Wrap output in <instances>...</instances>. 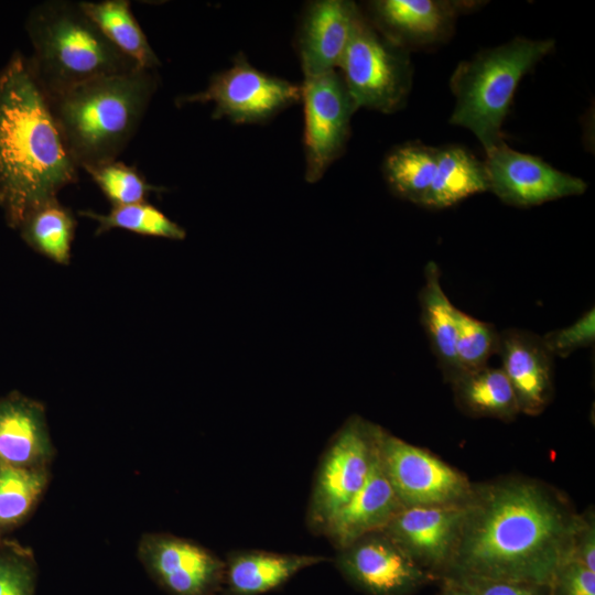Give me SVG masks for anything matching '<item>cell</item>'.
<instances>
[{
	"mask_svg": "<svg viewBox=\"0 0 595 595\" xmlns=\"http://www.w3.org/2000/svg\"><path fill=\"white\" fill-rule=\"evenodd\" d=\"M584 516L563 494L528 478L474 485L444 581L551 586L570 559Z\"/></svg>",
	"mask_w": 595,
	"mask_h": 595,
	"instance_id": "6da1fadb",
	"label": "cell"
},
{
	"mask_svg": "<svg viewBox=\"0 0 595 595\" xmlns=\"http://www.w3.org/2000/svg\"><path fill=\"white\" fill-rule=\"evenodd\" d=\"M78 170L28 57L13 53L0 69V207L8 225L20 228L76 183Z\"/></svg>",
	"mask_w": 595,
	"mask_h": 595,
	"instance_id": "7a4b0ae2",
	"label": "cell"
},
{
	"mask_svg": "<svg viewBox=\"0 0 595 595\" xmlns=\"http://www.w3.org/2000/svg\"><path fill=\"white\" fill-rule=\"evenodd\" d=\"M156 87L154 71L136 68L46 97L79 169L118 160L136 134Z\"/></svg>",
	"mask_w": 595,
	"mask_h": 595,
	"instance_id": "3957f363",
	"label": "cell"
},
{
	"mask_svg": "<svg viewBox=\"0 0 595 595\" xmlns=\"http://www.w3.org/2000/svg\"><path fill=\"white\" fill-rule=\"evenodd\" d=\"M25 29L33 47L28 61L46 97L139 68L104 36L78 2L40 3L30 11Z\"/></svg>",
	"mask_w": 595,
	"mask_h": 595,
	"instance_id": "277c9868",
	"label": "cell"
},
{
	"mask_svg": "<svg viewBox=\"0 0 595 595\" xmlns=\"http://www.w3.org/2000/svg\"><path fill=\"white\" fill-rule=\"evenodd\" d=\"M552 39L516 37L457 65L450 79V122L470 130L485 152L504 141L501 126L520 79L554 47Z\"/></svg>",
	"mask_w": 595,
	"mask_h": 595,
	"instance_id": "5b68a950",
	"label": "cell"
},
{
	"mask_svg": "<svg viewBox=\"0 0 595 595\" xmlns=\"http://www.w3.org/2000/svg\"><path fill=\"white\" fill-rule=\"evenodd\" d=\"M338 67L357 109L392 112L409 95L413 69L408 51L385 37L361 12Z\"/></svg>",
	"mask_w": 595,
	"mask_h": 595,
	"instance_id": "8992f818",
	"label": "cell"
},
{
	"mask_svg": "<svg viewBox=\"0 0 595 595\" xmlns=\"http://www.w3.org/2000/svg\"><path fill=\"white\" fill-rule=\"evenodd\" d=\"M380 426L350 416L326 446L314 477L306 523L324 534L335 515L365 484L378 450Z\"/></svg>",
	"mask_w": 595,
	"mask_h": 595,
	"instance_id": "52a82bcc",
	"label": "cell"
},
{
	"mask_svg": "<svg viewBox=\"0 0 595 595\" xmlns=\"http://www.w3.org/2000/svg\"><path fill=\"white\" fill-rule=\"evenodd\" d=\"M378 453L383 470L404 508L462 506L473 493L474 484L464 474L381 426Z\"/></svg>",
	"mask_w": 595,
	"mask_h": 595,
	"instance_id": "ba28073f",
	"label": "cell"
},
{
	"mask_svg": "<svg viewBox=\"0 0 595 595\" xmlns=\"http://www.w3.org/2000/svg\"><path fill=\"white\" fill-rule=\"evenodd\" d=\"M301 99L302 86L268 75L239 57L231 67L213 76L206 89L182 96L177 104L213 102L214 118L256 123L272 118Z\"/></svg>",
	"mask_w": 595,
	"mask_h": 595,
	"instance_id": "9c48e42d",
	"label": "cell"
},
{
	"mask_svg": "<svg viewBox=\"0 0 595 595\" xmlns=\"http://www.w3.org/2000/svg\"><path fill=\"white\" fill-rule=\"evenodd\" d=\"M305 178L317 182L343 153L357 110L342 76L331 71L304 78Z\"/></svg>",
	"mask_w": 595,
	"mask_h": 595,
	"instance_id": "30bf717a",
	"label": "cell"
},
{
	"mask_svg": "<svg viewBox=\"0 0 595 595\" xmlns=\"http://www.w3.org/2000/svg\"><path fill=\"white\" fill-rule=\"evenodd\" d=\"M335 564L350 584L369 595H411L435 578L382 530L337 550Z\"/></svg>",
	"mask_w": 595,
	"mask_h": 595,
	"instance_id": "8fae6325",
	"label": "cell"
},
{
	"mask_svg": "<svg viewBox=\"0 0 595 595\" xmlns=\"http://www.w3.org/2000/svg\"><path fill=\"white\" fill-rule=\"evenodd\" d=\"M485 166L491 191L504 203L531 207L583 194L587 185L540 158L518 152L502 141L486 152Z\"/></svg>",
	"mask_w": 595,
	"mask_h": 595,
	"instance_id": "7c38bea8",
	"label": "cell"
},
{
	"mask_svg": "<svg viewBox=\"0 0 595 595\" xmlns=\"http://www.w3.org/2000/svg\"><path fill=\"white\" fill-rule=\"evenodd\" d=\"M139 558L172 595H216L224 586L225 561L194 541L167 533L145 534Z\"/></svg>",
	"mask_w": 595,
	"mask_h": 595,
	"instance_id": "4fadbf2b",
	"label": "cell"
},
{
	"mask_svg": "<svg viewBox=\"0 0 595 595\" xmlns=\"http://www.w3.org/2000/svg\"><path fill=\"white\" fill-rule=\"evenodd\" d=\"M464 505L403 508L382 531L423 570L442 575L458 539Z\"/></svg>",
	"mask_w": 595,
	"mask_h": 595,
	"instance_id": "5bb4252c",
	"label": "cell"
},
{
	"mask_svg": "<svg viewBox=\"0 0 595 595\" xmlns=\"http://www.w3.org/2000/svg\"><path fill=\"white\" fill-rule=\"evenodd\" d=\"M359 14L358 7L346 0H320L306 7L298 32L304 78L339 66Z\"/></svg>",
	"mask_w": 595,
	"mask_h": 595,
	"instance_id": "9a60e30c",
	"label": "cell"
},
{
	"mask_svg": "<svg viewBox=\"0 0 595 595\" xmlns=\"http://www.w3.org/2000/svg\"><path fill=\"white\" fill-rule=\"evenodd\" d=\"M372 25L408 51L446 40L466 3L440 0H378L370 3Z\"/></svg>",
	"mask_w": 595,
	"mask_h": 595,
	"instance_id": "2e32d148",
	"label": "cell"
},
{
	"mask_svg": "<svg viewBox=\"0 0 595 595\" xmlns=\"http://www.w3.org/2000/svg\"><path fill=\"white\" fill-rule=\"evenodd\" d=\"M498 354L520 412L540 414L553 394V356L541 336L519 328L506 329L500 333Z\"/></svg>",
	"mask_w": 595,
	"mask_h": 595,
	"instance_id": "e0dca14e",
	"label": "cell"
},
{
	"mask_svg": "<svg viewBox=\"0 0 595 595\" xmlns=\"http://www.w3.org/2000/svg\"><path fill=\"white\" fill-rule=\"evenodd\" d=\"M403 508L377 450L365 484L335 515L323 536L337 550L343 549L368 533L382 530Z\"/></svg>",
	"mask_w": 595,
	"mask_h": 595,
	"instance_id": "ac0fdd59",
	"label": "cell"
},
{
	"mask_svg": "<svg viewBox=\"0 0 595 595\" xmlns=\"http://www.w3.org/2000/svg\"><path fill=\"white\" fill-rule=\"evenodd\" d=\"M52 455L43 405L19 393L0 399V464L42 468Z\"/></svg>",
	"mask_w": 595,
	"mask_h": 595,
	"instance_id": "d6986e66",
	"label": "cell"
},
{
	"mask_svg": "<svg viewBox=\"0 0 595 595\" xmlns=\"http://www.w3.org/2000/svg\"><path fill=\"white\" fill-rule=\"evenodd\" d=\"M322 555L242 550L225 561L226 595H262L289 582L300 571L326 562Z\"/></svg>",
	"mask_w": 595,
	"mask_h": 595,
	"instance_id": "ffe728a7",
	"label": "cell"
},
{
	"mask_svg": "<svg viewBox=\"0 0 595 595\" xmlns=\"http://www.w3.org/2000/svg\"><path fill=\"white\" fill-rule=\"evenodd\" d=\"M441 273L434 261L424 268V284L420 292L421 321L444 377L452 382L458 377L455 355L457 307L441 285Z\"/></svg>",
	"mask_w": 595,
	"mask_h": 595,
	"instance_id": "44dd1931",
	"label": "cell"
},
{
	"mask_svg": "<svg viewBox=\"0 0 595 595\" xmlns=\"http://www.w3.org/2000/svg\"><path fill=\"white\" fill-rule=\"evenodd\" d=\"M487 191L485 162L461 147L450 145L437 149L433 181L421 206L442 209Z\"/></svg>",
	"mask_w": 595,
	"mask_h": 595,
	"instance_id": "7402d4cb",
	"label": "cell"
},
{
	"mask_svg": "<svg viewBox=\"0 0 595 595\" xmlns=\"http://www.w3.org/2000/svg\"><path fill=\"white\" fill-rule=\"evenodd\" d=\"M104 36L139 68L154 71L160 61L131 11L128 0L79 1Z\"/></svg>",
	"mask_w": 595,
	"mask_h": 595,
	"instance_id": "603a6c76",
	"label": "cell"
},
{
	"mask_svg": "<svg viewBox=\"0 0 595 595\" xmlns=\"http://www.w3.org/2000/svg\"><path fill=\"white\" fill-rule=\"evenodd\" d=\"M457 404L474 416L510 421L520 413L515 391L501 368L486 366L452 382Z\"/></svg>",
	"mask_w": 595,
	"mask_h": 595,
	"instance_id": "cb8c5ba5",
	"label": "cell"
},
{
	"mask_svg": "<svg viewBox=\"0 0 595 595\" xmlns=\"http://www.w3.org/2000/svg\"><path fill=\"white\" fill-rule=\"evenodd\" d=\"M76 219L57 198L32 210L20 226L24 241L54 262L67 264L75 235Z\"/></svg>",
	"mask_w": 595,
	"mask_h": 595,
	"instance_id": "d4e9b609",
	"label": "cell"
},
{
	"mask_svg": "<svg viewBox=\"0 0 595 595\" xmlns=\"http://www.w3.org/2000/svg\"><path fill=\"white\" fill-rule=\"evenodd\" d=\"M437 149L419 143L394 148L386 158L383 173L396 195L422 205L436 169Z\"/></svg>",
	"mask_w": 595,
	"mask_h": 595,
	"instance_id": "484cf974",
	"label": "cell"
},
{
	"mask_svg": "<svg viewBox=\"0 0 595 595\" xmlns=\"http://www.w3.org/2000/svg\"><path fill=\"white\" fill-rule=\"evenodd\" d=\"M47 485V472L0 464V530L22 523Z\"/></svg>",
	"mask_w": 595,
	"mask_h": 595,
	"instance_id": "4316f807",
	"label": "cell"
},
{
	"mask_svg": "<svg viewBox=\"0 0 595 595\" xmlns=\"http://www.w3.org/2000/svg\"><path fill=\"white\" fill-rule=\"evenodd\" d=\"M79 215L97 221L96 235L119 228L143 236L181 240L185 230L154 206L144 203L113 206L108 214L80 210Z\"/></svg>",
	"mask_w": 595,
	"mask_h": 595,
	"instance_id": "83f0119b",
	"label": "cell"
},
{
	"mask_svg": "<svg viewBox=\"0 0 595 595\" xmlns=\"http://www.w3.org/2000/svg\"><path fill=\"white\" fill-rule=\"evenodd\" d=\"M500 333L488 323L457 310L455 355L458 376L482 369L498 354Z\"/></svg>",
	"mask_w": 595,
	"mask_h": 595,
	"instance_id": "f1b7e54d",
	"label": "cell"
},
{
	"mask_svg": "<svg viewBox=\"0 0 595 595\" xmlns=\"http://www.w3.org/2000/svg\"><path fill=\"white\" fill-rule=\"evenodd\" d=\"M84 170L113 206L144 203L152 192L162 191L151 185L136 166L119 160Z\"/></svg>",
	"mask_w": 595,
	"mask_h": 595,
	"instance_id": "f546056e",
	"label": "cell"
},
{
	"mask_svg": "<svg viewBox=\"0 0 595 595\" xmlns=\"http://www.w3.org/2000/svg\"><path fill=\"white\" fill-rule=\"evenodd\" d=\"M35 565L22 545L0 539V595H33Z\"/></svg>",
	"mask_w": 595,
	"mask_h": 595,
	"instance_id": "4dcf8cb0",
	"label": "cell"
},
{
	"mask_svg": "<svg viewBox=\"0 0 595 595\" xmlns=\"http://www.w3.org/2000/svg\"><path fill=\"white\" fill-rule=\"evenodd\" d=\"M541 339L553 358H565L577 349L588 347L595 340V311L589 309L571 325L551 331Z\"/></svg>",
	"mask_w": 595,
	"mask_h": 595,
	"instance_id": "1f68e13d",
	"label": "cell"
},
{
	"mask_svg": "<svg viewBox=\"0 0 595 595\" xmlns=\"http://www.w3.org/2000/svg\"><path fill=\"white\" fill-rule=\"evenodd\" d=\"M551 595H595V572L575 560H566L550 586Z\"/></svg>",
	"mask_w": 595,
	"mask_h": 595,
	"instance_id": "d6a6232c",
	"label": "cell"
},
{
	"mask_svg": "<svg viewBox=\"0 0 595 595\" xmlns=\"http://www.w3.org/2000/svg\"><path fill=\"white\" fill-rule=\"evenodd\" d=\"M451 583L461 586L467 595H551L550 586L521 582L467 580Z\"/></svg>",
	"mask_w": 595,
	"mask_h": 595,
	"instance_id": "836d02e7",
	"label": "cell"
},
{
	"mask_svg": "<svg viewBox=\"0 0 595 595\" xmlns=\"http://www.w3.org/2000/svg\"><path fill=\"white\" fill-rule=\"evenodd\" d=\"M570 559L595 572V524L593 516L584 517L583 523L575 536Z\"/></svg>",
	"mask_w": 595,
	"mask_h": 595,
	"instance_id": "e575fe53",
	"label": "cell"
},
{
	"mask_svg": "<svg viewBox=\"0 0 595 595\" xmlns=\"http://www.w3.org/2000/svg\"><path fill=\"white\" fill-rule=\"evenodd\" d=\"M441 595H467V593L461 586L445 582V588Z\"/></svg>",
	"mask_w": 595,
	"mask_h": 595,
	"instance_id": "d590c367",
	"label": "cell"
}]
</instances>
